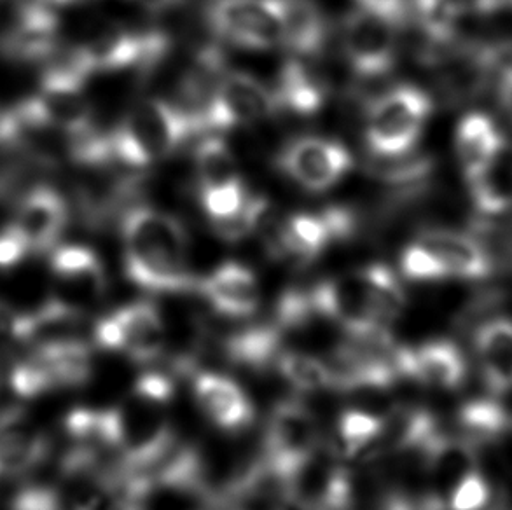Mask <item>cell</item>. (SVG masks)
Instances as JSON below:
<instances>
[{
  "mask_svg": "<svg viewBox=\"0 0 512 510\" xmlns=\"http://www.w3.org/2000/svg\"><path fill=\"white\" fill-rule=\"evenodd\" d=\"M125 271L140 289L153 294H186L198 289L189 269L182 222L153 207L126 210L121 221Z\"/></svg>",
  "mask_w": 512,
  "mask_h": 510,
  "instance_id": "1",
  "label": "cell"
},
{
  "mask_svg": "<svg viewBox=\"0 0 512 510\" xmlns=\"http://www.w3.org/2000/svg\"><path fill=\"white\" fill-rule=\"evenodd\" d=\"M306 296L317 317L355 338L388 332V325L401 317L406 306V294L394 269L378 262L327 278Z\"/></svg>",
  "mask_w": 512,
  "mask_h": 510,
  "instance_id": "2",
  "label": "cell"
},
{
  "mask_svg": "<svg viewBox=\"0 0 512 510\" xmlns=\"http://www.w3.org/2000/svg\"><path fill=\"white\" fill-rule=\"evenodd\" d=\"M196 130L193 119L180 105L147 98L109 135L112 158L132 168H146L170 156Z\"/></svg>",
  "mask_w": 512,
  "mask_h": 510,
  "instance_id": "3",
  "label": "cell"
},
{
  "mask_svg": "<svg viewBox=\"0 0 512 510\" xmlns=\"http://www.w3.org/2000/svg\"><path fill=\"white\" fill-rule=\"evenodd\" d=\"M432 111V98L411 84H401L373 100L364 131L371 156L395 158L415 151Z\"/></svg>",
  "mask_w": 512,
  "mask_h": 510,
  "instance_id": "4",
  "label": "cell"
},
{
  "mask_svg": "<svg viewBox=\"0 0 512 510\" xmlns=\"http://www.w3.org/2000/svg\"><path fill=\"white\" fill-rule=\"evenodd\" d=\"M93 359L90 346L81 339H51L37 346L14 366V392L34 399L60 388L81 386L91 378Z\"/></svg>",
  "mask_w": 512,
  "mask_h": 510,
  "instance_id": "5",
  "label": "cell"
},
{
  "mask_svg": "<svg viewBox=\"0 0 512 510\" xmlns=\"http://www.w3.org/2000/svg\"><path fill=\"white\" fill-rule=\"evenodd\" d=\"M168 39L160 32H133L116 21L104 20L91 30L72 58L86 76L93 72L149 69L167 53Z\"/></svg>",
  "mask_w": 512,
  "mask_h": 510,
  "instance_id": "6",
  "label": "cell"
},
{
  "mask_svg": "<svg viewBox=\"0 0 512 510\" xmlns=\"http://www.w3.org/2000/svg\"><path fill=\"white\" fill-rule=\"evenodd\" d=\"M95 341L102 350L149 366L167 355V320L149 301L126 304L95 325Z\"/></svg>",
  "mask_w": 512,
  "mask_h": 510,
  "instance_id": "7",
  "label": "cell"
},
{
  "mask_svg": "<svg viewBox=\"0 0 512 510\" xmlns=\"http://www.w3.org/2000/svg\"><path fill=\"white\" fill-rule=\"evenodd\" d=\"M319 448V421L312 409L299 400L278 402L268 418L261 458L271 472L287 483Z\"/></svg>",
  "mask_w": 512,
  "mask_h": 510,
  "instance_id": "8",
  "label": "cell"
},
{
  "mask_svg": "<svg viewBox=\"0 0 512 510\" xmlns=\"http://www.w3.org/2000/svg\"><path fill=\"white\" fill-rule=\"evenodd\" d=\"M208 20L224 41L247 49H271L284 42L282 0H215Z\"/></svg>",
  "mask_w": 512,
  "mask_h": 510,
  "instance_id": "9",
  "label": "cell"
},
{
  "mask_svg": "<svg viewBox=\"0 0 512 510\" xmlns=\"http://www.w3.org/2000/svg\"><path fill=\"white\" fill-rule=\"evenodd\" d=\"M401 23L373 7L359 6L343 23V51L360 77H378L392 70Z\"/></svg>",
  "mask_w": 512,
  "mask_h": 510,
  "instance_id": "10",
  "label": "cell"
},
{
  "mask_svg": "<svg viewBox=\"0 0 512 510\" xmlns=\"http://www.w3.org/2000/svg\"><path fill=\"white\" fill-rule=\"evenodd\" d=\"M278 111L275 93L243 72L222 74L201 114V128L231 130L270 118Z\"/></svg>",
  "mask_w": 512,
  "mask_h": 510,
  "instance_id": "11",
  "label": "cell"
},
{
  "mask_svg": "<svg viewBox=\"0 0 512 510\" xmlns=\"http://www.w3.org/2000/svg\"><path fill=\"white\" fill-rule=\"evenodd\" d=\"M277 165L306 191L324 193L352 170L353 159L338 140L301 137L285 145L278 154Z\"/></svg>",
  "mask_w": 512,
  "mask_h": 510,
  "instance_id": "12",
  "label": "cell"
},
{
  "mask_svg": "<svg viewBox=\"0 0 512 510\" xmlns=\"http://www.w3.org/2000/svg\"><path fill=\"white\" fill-rule=\"evenodd\" d=\"M86 77L72 58L69 65L48 70L37 95L32 97L35 109L51 125L74 138L88 137L95 131L90 102L84 95Z\"/></svg>",
  "mask_w": 512,
  "mask_h": 510,
  "instance_id": "13",
  "label": "cell"
},
{
  "mask_svg": "<svg viewBox=\"0 0 512 510\" xmlns=\"http://www.w3.org/2000/svg\"><path fill=\"white\" fill-rule=\"evenodd\" d=\"M51 273L56 303L81 317L98 303L107 290L104 264L95 250L83 245H65L53 252Z\"/></svg>",
  "mask_w": 512,
  "mask_h": 510,
  "instance_id": "14",
  "label": "cell"
},
{
  "mask_svg": "<svg viewBox=\"0 0 512 510\" xmlns=\"http://www.w3.org/2000/svg\"><path fill=\"white\" fill-rule=\"evenodd\" d=\"M402 378L436 390H455L467 376V360L450 339H432L423 345L399 348Z\"/></svg>",
  "mask_w": 512,
  "mask_h": 510,
  "instance_id": "15",
  "label": "cell"
},
{
  "mask_svg": "<svg viewBox=\"0 0 512 510\" xmlns=\"http://www.w3.org/2000/svg\"><path fill=\"white\" fill-rule=\"evenodd\" d=\"M69 208L62 196L49 189L37 187L20 201L9 231L30 252H44L55 247L67 224Z\"/></svg>",
  "mask_w": 512,
  "mask_h": 510,
  "instance_id": "16",
  "label": "cell"
},
{
  "mask_svg": "<svg viewBox=\"0 0 512 510\" xmlns=\"http://www.w3.org/2000/svg\"><path fill=\"white\" fill-rule=\"evenodd\" d=\"M352 231V214L341 208H329L320 214L287 215L282 231V257L313 261L331 242L352 235Z\"/></svg>",
  "mask_w": 512,
  "mask_h": 510,
  "instance_id": "17",
  "label": "cell"
},
{
  "mask_svg": "<svg viewBox=\"0 0 512 510\" xmlns=\"http://www.w3.org/2000/svg\"><path fill=\"white\" fill-rule=\"evenodd\" d=\"M418 238L436 255L444 280H485L495 269L492 254L479 236L455 229H427Z\"/></svg>",
  "mask_w": 512,
  "mask_h": 510,
  "instance_id": "18",
  "label": "cell"
},
{
  "mask_svg": "<svg viewBox=\"0 0 512 510\" xmlns=\"http://www.w3.org/2000/svg\"><path fill=\"white\" fill-rule=\"evenodd\" d=\"M193 393L201 413L224 432L238 434L252 425V400L235 380L219 373L196 374Z\"/></svg>",
  "mask_w": 512,
  "mask_h": 510,
  "instance_id": "19",
  "label": "cell"
},
{
  "mask_svg": "<svg viewBox=\"0 0 512 510\" xmlns=\"http://www.w3.org/2000/svg\"><path fill=\"white\" fill-rule=\"evenodd\" d=\"M198 290L217 313L235 320L252 317L261 303L256 275L240 262H222L198 282Z\"/></svg>",
  "mask_w": 512,
  "mask_h": 510,
  "instance_id": "20",
  "label": "cell"
},
{
  "mask_svg": "<svg viewBox=\"0 0 512 510\" xmlns=\"http://www.w3.org/2000/svg\"><path fill=\"white\" fill-rule=\"evenodd\" d=\"M49 442L41 428L20 409L0 414V477L21 476L39 467Z\"/></svg>",
  "mask_w": 512,
  "mask_h": 510,
  "instance_id": "21",
  "label": "cell"
},
{
  "mask_svg": "<svg viewBox=\"0 0 512 510\" xmlns=\"http://www.w3.org/2000/svg\"><path fill=\"white\" fill-rule=\"evenodd\" d=\"M507 144L504 133L488 114L471 112L464 116L455 133V151L467 184L478 179Z\"/></svg>",
  "mask_w": 512,
  "mask_h": 510,
  "instance_id": "22",
  "label": "cell"
},
{
  "mask_svg": "<svg viewBox=\"0 0 512 510\" xmlns=\"http://www.w3.org/2000/svg\"><path fill=\"white\" fill-rule=\"evenodd\" d=\"M474 352L492 395L512 392V318L495 317L474 332Z\"/></svg>",
  "mask_w": 512,
  "mask_h": 510,
  "instance_id": "23",
  "label": "cell"
},
{
  "mask_svg": "<svg viewBox=\"0 0 512 510\" xmlns=\"http://www.w3.org/2000/svg\"><path fill=\"white\" fill-rule=\"evenodd\" d=\"M284 493V481L259 460L215 491L210 505L215 510H275Z\"/></svg>",
  "mask_w": 512,
  "mask_h": 510,
  "instance_id": "24",
  "label": "cell"
},
{
  "mask_svg": "<svg viewBox=\"0 0 512 510\" xmlns=\"http://www.w3.org/2000/svg\"><path fill=\"white\" fill-rule=\"evenodd\" d=\"M273 93L278 109L299 116H312L326 104L327 86L317 70H313L305 60L291 58L280 70L277 90Z\"/></svg>",
  "mask_w": 512,
  "mask_h": 510,
  "instance_id": "25",
  "label": "cell"
},
{
  "mask_svg": "<svg viewBox=\"0 0 512 510\" xmlns=\"http://www.w3.org/2000/svg\"><path fill=\"white\" fill-rule=\"evenodd\" d=\"M284 2V42L299 58L319 55L327 41V21L315 0Z\"/></svg>",
  "mask_w": 512,
  "mask_h": 510,
  "instance_id": "26",
  "label": "cell"
},
{
  "mask_svg": "<svg viewBox=\"0 0 512 510\" xmlns=\"http://www.w3.org/2000/svg\"><path fill=\"white\" fill-rule=\"evenodd\" d=\"M472 203L481 219H495L512 210V147L507 144L492 165L469 182Z\"/></svg>",
  "mask_w": 512,
  "mask_h": 510,
  "instance_id": "27",
  "label": "cell"
},
{
  "mask_svg": "<svg viewBox=\"0 0 512 510\" xmlns=\"http://www.w3.org/2000/svg\"><path fill=\"white\" fill-rule=\"evenodd\" d=\"M65 430L74 441V448L86 449L102 456L118 455V411L111 409H74L65 420Z\"/></svg>",
  "mask_w": 512,
  "mask_h": 510,
  "instance_id": "28",
  "label": "cell"
},
{
  "mask_svg": "<svg viewBox=\"0 0 512 510\" xmlns=\"http://www.w3.org/2000/svg\"><path fill=\"white\" fill-rule=\"evenodd\" d=\"M7 51L21 60H41L56 46V20L44 7L23 9L7 37Z\"/></svg>",
  "mask_w": 512,
  "mask_h": 510,
  "instance_id": "29",
  "label": "cell"
},
{
  "mask_svg": "<svg viewBox=\"0 0 512 510\" xmlns=\"http://www.w3.org/2000/svg\"><path fill=\"white\" fill-rule=\"evenodd\" d=\"M284 331L273 325L250 327L247 331L238 332L226 341V355L229 362L236 366L247 367L252 371H263L275 366L278 355L284 350L282 345Z\"/></svg>",
  "mask_w": 512,
  "mask_h": 510,
  "instance_id": "30",
  "label": "cell"
},
{
  "mask_svg": "<svg viewBox=\"0 0 512 510\" xmlns=\"http://www.w3.org/2000/svg\"><path fill=\"white\" fill-rule=\"evenodd\" d=\"M457 421L462 439L481 446L499 441L509 430L511 416L495 399H474L458 409Z\"/></svg>",
  "mask_w": 512,
  "mask_h": 510,
  "instance_id": "31",
  "label": "cell"
},
{
  "mask_svg": "<svg viewBox=\"0 0 512 510\" xmlns=\"http://www.w3.org/2000/svg\"><path fill=\"white\" fill-rule=\"evenodd\" d=\"M275 369L285 383H289L298 392L336 390V376L331 364L310 353L284 348L278 355Z\"/></svg>",
  "mask_w": 512,
  "mask_h": 510,
  "instance_id": "32",
  "label": "cell"
},
{
  "mask_svg": "<svg viewBox=\"0 0 512 510\" xmlns=\"http://www.w3.org/2000/svg\"><path fill=\"white\" fill-rule=\"evenodd\" d=\"M194 166L200 193L242 182L235 154L222 138H205L194 154Z\"/></svg>",
  "mask_w": 512,
  "mask_h": 510,
  "instance_id": "33",
  "label": "cell"
},
{
  "mask_svg": "<svg viewBox=\"0 0 512 510\" xmlns=\"http://www.w3.org/2000/svg\"><path fill=\"white\" fill-rule=\"evenodd\" d=\"M387 420L362 409H346L338 420L340 453L345 458L366 455L371 449L378 455Z\"/></svg>",
  "mask_w": 512,
  "mask_h": 510,
  "instance_id": "34",
  "label": "cell"
},
{
  "mask_svg": "<svg viewBox=\"0 0 512 510\" xmlns=\"http://www.w3.org/2000/svg\"><path fill=\"white\" fill-rule=\"evenodd\" d=\"M371 158V163H367L369 172L378 179L395 184H418L429 179L434 170V161L429 156L416 154L415 151L395 158Z\"/></svg>",
  "mask_w": 512,
  "mask_h": 510,
  "instance_id": "35",
  "label": "cell"
},
{
  "mask_svg": "<svg viewBox=\"0 0 512 510\" xmlns=\"http://www.w3.org/2000/svg\"><path fill=\"white\" fill-rule=\"evenodd\" d=\"M247 200H249V196L245 193L243 180L236 184L200 193L201 207L215 226H222V224H228V222L238 219Z\"/></svg>",
  "mask_w": 512,
  "mask_h": 510,
  "instance_id": "36",
  "label": "cell"
},
{
  "mask_svg": "<svg viewBox=\"0 0 512 510\" xmlns=\"http://www.w3.org/2000/svg\"><path fill=\"white\" fill-rule=\"evenodd\" d=\"M402 275L413 282H441L444 280L443 271L437 262L436 255L429 247L416 238L408 245L401 255Z\"/></svg>",
  "mask_w": 512,
  "mask_h": 510,
  "instance_id": "37",
  "label": "cell"
},
{
  "mask_svg": "<svg viewBox=\"0 0 512 510\" xmlns=\"http://www.w3.org/2000/svg\"><path fill=\"white\" fill-rule=\"evenodd\" d=\"M490 500V486L478 470H472L451 493L448 510H481Z\"/></svg>",
  "mask_w": 512,
  "mask_h": 510,
  "instance_id": "38",
  "label": "cell"
},
{
  "mask_svg": "<svg viewBox=\"0 0 512 510\" xmlns=\"http://www.w3.org/2000/svg\"><path fill=\"white\" fill-rule=\"evenodd\" d=\"M11 510H65V502L60 491L35 484L14 495Z\"/></svg>",
  "mask_w": 512,
  "mask_h": 510,
  "instance_id": "39",
  "label": "cell"
},
{
  "mask_svg": "<svg viewBox=\"0 0 512 510\" xmlns=\"http://www.w3.org/2000/svg\"><path fill=\"white\" fill-rule=\"evenodd\" d=\"M27 254L28 250L21 245L20 240L9 231V228L0 233V275H6L14 268H18Z\"/></svg>",
  "mask_w": 512,
  "mask_h": 510,
  "instance_id": "40",
  "label": "cell"
},
{
  "mask_svg": "<svg viewBox=\"0 0 512 510\" xmlns=\"http://www.w3.org/2000/svg\"><path fill=\"white\" fill-rule=\"evenodd\" d=\"M511 4L512 0H469V7L474 13L481 14V16L499 14L500 11H504Z\"/></svg>",
  "mask_w": 512,
  "mask_h": 510,
  "instance_id": "41",
  "label": "cell"
},
{
  "mask_svg": "<svg viewBox=\"0 0 512 510\" xmlns=\"http://www.w3.org/2000/svg\"><path fill=\"white\" fill-rule=\"evenodd\" d=\"M275 510H313L310 505L303 502L301 498L292 495L289 491L285 490L284 497L280 498Z\"/></svg>",
  "mask_w": 512,
  "mask_h": 510,
  "instance_id": "42",
  "label": "cell"
},
{
  "mask_svg": "<svg viewBox=\"0 0 512 510\" xmlns=\"http://www.w3.org/2000/svg\"><path fill=\"white\" fill-rule=\"evenodd\" d=\"M133 2H137L139 6L144 7L147 11L160 13V11H165V9L175 6L179 0H133Z\"/></svg>",
  "mask_w": 512,
  "mask_h": 510,
  "instance_id": "43",
  "label": "cell"
},
{
  "mask_svg": "<svg viewBox=\"0 0 512 510\" xmlns=\"http://www.w3.org/2000/svg\"><path fill=\"white\" fill-rule=\"evenodd\" d=\"M357 2H359V6L366 7H371L374 6V4H376V0H357Z\"/></svg>",
  "mask_w": 512,
  "mask_h": 510,
  "instance_id": "44",
  "label": "cell"
},
{
  "mask_svg": "<svg viewBox=\"0 0 512 510\" xmlns=\"http://www.w3.org/2000/svg\"><path fill=\"white\" fill-rule=\"evenodd\" d=\"M51 2H56V4H76V2H84V0H51Z\"/></svg>",
  "mask_w": 512,
  "mask_h": 510,
  "instance_id": "45",
  "label": "cell"
}]
</instances>
